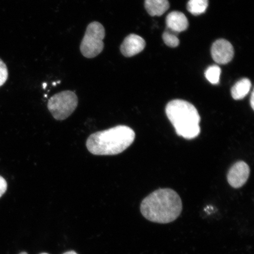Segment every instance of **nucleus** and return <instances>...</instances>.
<instances>
[{"label":"nucleus","instance_id":"10","mask_svg":"<svg viewBox=\"0 0 254 254\" xmlns=\"http://www.w3.org/2000/svg\"><path fill=\"white\" fill-rule=\"evenodd\" d=\"M145 7L151 16H161L170 7L168 0H145Z\"/></svg>","mask_w":254,"mask_h":254},{"label":"nucleus","instance_id":"4","mask_svg":"<svg viewBox=\"0 0 254 254\" xmlns=\"http://www.w3.org/2000/svg\"><path fill=\"white\" fill-rule=\"evenodd\" d=\"M105 36L106 30L99 22L89 24L80 44L82 55L87 59H93L99 55L104 50Z\"/></svg>","mask_w":254,"mask_h":254},{"label":"nucleus","instance_id":"14","mask_svg":"<svg viewBox=\"0 0 254 254\" xmlns=\"http://www.w3.org/2000/svg\"><path fill=\"white\" fill-rule=\"evenodd\" d=\"M178 34L167 28L163 35V39L165 44L170 47H176L180 44V40L177 37Z\"/></svg>","mask_w":254,"mask_h":254},{"label":"nucleus","instance_id":"1","mask_svg":"<svg viewBox=\"0 0 254 254\" xmlns=\"http://www.w3.org/2000/svg\"><path fill=\"white\" fill-rule=\"evenodd\" d=\"M143 217L155 223L166 224L176 220L183 211L182 199L173 190L159 189L142 200Z\"/></svg>","mask_w":254,"mask_h":254},{"label":"nucleus","instance_id":"8","mask_svg":"<svg viewBox=\"0 0 254 254\" xmlns=\"http://www.w3.org/2000/svg\"><path fill=\"white\" fill-rule=\"evenodd\" d=\"M145 47V41L140 36L129 34L120 46L121 53L124 56L131 57L141 53Z\"/></svg>","mask_w":254,"mask_h":254},{"label":"nucleus","instance_id":"20","mask_svg":"<svg viewBox=\"0 0 254 254\" xmlns=\"http://www.w3.org/2000/svg\"><path fill=\"white\" fill-rule=\"evenodd\" d=\"M40 254H47V253H41Z\"/></svg>","mask_w":254,"mask_h":254},{"label":"nucleus","instance_id":"7","mask_svg":"<svg viewBox=\"0 0 254 254\" xmlns=\"http://www.w3.org/2000/svg\"><path fill=\"white\" fill-rule=\"evenodd\" d=\"M234 50L232 44L224 39L218 40L212 44L211 56L219 64H226L233 59Z\"/></svg>","mask_w":254,"mask_h":254},{"label":"nucleus","instance_id":"5","mask_svg":"<svg viewBox=\"0 0 254 254\" xmlns=\"http://www.w3.org/2000/svg\"><path fill=\"white\" fill-rule=\"evenodd\" d=\"M78 103V97L74 92L64 91L51 97L47 107L54 118L57 120H64L74 113Z\"/></svg>","mask_w":254,"mask_h":254},{"label":"nucleus","instance_id":"6","mask_svg":"<svg viewBox=\"0 0 254 254\" xmlns=\"http://www.w3.org/2000/svg\"><path fill=\"white\" fill-rule=\"evenodd\" d=\"M250 169L245 162L238 161L234 164L228 171V182L234 189H239L246 183L249 179Z\"/></svg>","mask_w":254,"mask_h":254},{"label":"nucleus","instance_id":"3","mask_svg":"<svg viewBox=\"0 0 254 254\" xmlns=\"http://www.w3.org/2000/svg\"><path fill=\"white\" fill-rule=\"evenodd\" d=\"M166 112L177 135L187 139L198 136L201 130V118L192 104L184 100H174L167 105Z\"/></svg>","mask_w":254,"mask_h":254},{"label":"nucleus","instance_id":"12","mask_svg":"<svg viewBox=\"0 0 254 254\" xmlns=\"http://www.w3.org/2000/svg\"><path fill=\"white\" fill-rule=\"evenodd\" d=\"M208 6V0H190L187 9L193 15L204 13Z\"/></svg>","mask_w":254,"mask_h":254},{"label":"nucleus","instance_id":"16","mask_svg":"<svg viewBox=\"0 0 254 254\" xmlns=\"http://www.w3.org/2000/svg\"><path fill=\"white\" fill-rule=\"evenodd\" d=\"M7 183L5 180L1 176H0V198L4 194L7 190Z\"/></svg>","mask_w":254,"mask_h":254},{"label":"nucleus","instance_id":"18","mask_svg":"<svg viewBox=\"0 0 254 254\" xmlns=\"http://www.w3.org/2000/svg\"><path fill=\"white\" fill-rule=\"evenodd\" d=\"M63 254H78L77 253L74 252V251H70V252H66Z\"/></svg>","mask_w":254,"mask_h":254},{"label":"nucleus","instance_id":"2","mask_svg":"<svg viewBox=\"0 0 254 254\" xmlns=\"http://www.w3.org/2000/svg\"><path fill=\"white\" fill-rule=\"evenodd\" d=\"M135 134L129 127L118 126L91 134L86 146L91 154L113 155L122 153L134 142Z\"/></svg>","mask_w":254,"mask_h":254},{"label":"nucleus","instance_id":"11","mask_svg":"<svg viewBox=\"0 0 254 254\" xmlns=\"http://www.w3.org/2000/svg\"><path fill=\"white\" fill-rule=\"evenodd\" d=\"M251 88H252V82L250 79H241L232 88V97L236 100H242L249 93Z\"/></svg>","mask_w":254,"mask_h":254},{"label":"nucleus","instance_id":"17","mask_svg":"<svg viewBox=\"0 0 254 254\" xmlns=\"http://www.w3.org/2000/svg\"><path fill=\"white\" fill-rule=\"evenodd\" d=\"M254 92L252 94V97H251V106H252V109H254Z\"/></svg>","mask_w":254,"mask_h":254},{"label":"nucleus","instance_id":"15","mask_svg":"<svg viewBox=\"0 0 254 254\" xmlns=\"http://www.w3.org/2000/svg\"><path fill=\"white\" fill-rule=\"evenodd\" d=\"M8 77V71L7 66L0 59V87L2 86L7 81Z\"/></svg>","mask_w":254,"mask_h":254},{"label":"nucleus","instance_id":"13","mask_svg":"<svg viewBox=\"0 0 254 254\" xmlns=\"http://www.w3.org/2000/svg\"><path fill=\"white\" fill-rule=\"evenodd\" d=\"M221 69L220 66L212 65L206 69L205 75L207 80L212 84H218L220 82Z\"/></svg>","mask_w":254,"mask_h":254},{"label":"nucleus","instance_id":"9","mask_svg":"<svg viewBox=\"0 0 254 254\" xmlns=\"http://www.w3.org/2000/svg\"><path fill=\"white\" fill-rule=\"evenodd\" d=\"M167 28L178 34L187 29L189 21L186 16L182 12L173 11L166 18Z\"/></svg>","mask_w":254,"mask_h":254},{"label":"nucleus","instance_id":"19","mask_svg":"<svg viewBox=\"0 0 254 254\" xmlns=\"http://www.w3.org/2000/svg\"><path fill=\"white\" fill-rule=\"evenodd\" d=\"M20 254H28L27 253L25 252H22Z\"/></svg>","mask_w":254,"mask_h":254}]
</instances>
